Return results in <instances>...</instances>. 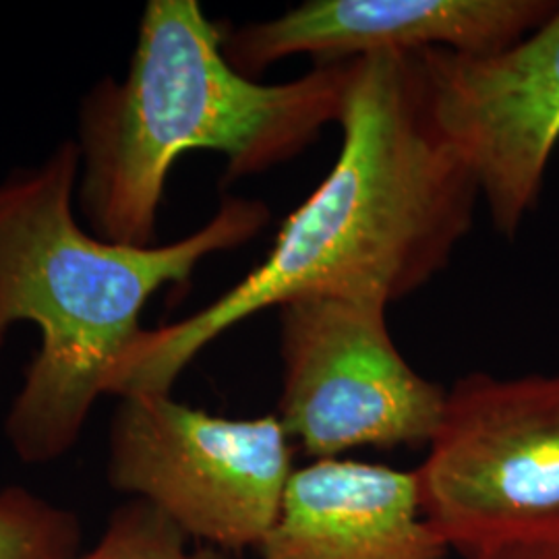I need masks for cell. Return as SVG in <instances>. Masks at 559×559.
Wrapping results in <instances>:
<instances>
[{
    "label": "cell",
    "instance_id": "1",
    "mask_svg": "<svg viewBox=\"0 0 559 559\" xmlns=\"http://www.w3.org/2000/svg\"><path fill=\"white\" fill-rule=\"evenodd\" d=\"M340 129L332 170L282 222L265 260L191 318L143 330L104 396L170 394L205 346L263 309L309 295L390 305L450 263L479 189L427 112L415 55L350 60Z\"/></svg>",
    "mask_w": 559,
    "mask_h": 559
},
{
    "label": "cell",
    "instance_id": "10",
    "mask_svg": "<svg viewBox=\"0 0 559 559\" xmlns=\"http://www.w3.org/2000/svg\"><path fill=\"white\" fill-rule=\"evenodd\" d=\"M81 540L75 512L20 485L0 491V559H75Z\"/></svg>",
    "mask_w": 559,
    "mask_h": 559
},
{
    "label": "cell",
    "instance_id": "9",
    "mask_svg": "<svg viewBox=\"0 0 559 559\" xmlns=\"http://www.w3.org/2000/svg\"><path fill=\"white\" fill-rule=\"evenodd\" d=\"M415 471L350 459L311 460L288 480L258 559H445Z\"/></svg>",
    "mask_w": 559,
    "mask_h": 559
},
{
    "label": "cell",
    "instance_id": "4",
    "mask_svg": "<svg viewBox=\"0 0 559 559\" xmlns=\"http://www.w3.org/2000/svg\"><path fill=\"white\" fill-rule=\"evenodd\" d=\"M415 475L425 516L466 559L559 539V373L460 378Z\"/></svg>",
    "mask_w": 559,
    "mask_h": 559
},
{
    "label": "cell",
    "instance_id": "11",
    "mask_svg": "<svg viewBox=\"0 0 559 559\" xmlns=\"http://www.w3.org/2000/svg\"><path fill=\"white\" fill-rule=\"evenodd\" d=\"M75 559H233L221 549L189 539L154 506L141 500L119 506L100 540Z\"/></svg>",
    "mask_w": 559,
    "mask_h": 559
},
{
    "label": "cell",
    "instance_id": "3",
    "mask_svg": "<svg viewBox=\"0 0 559 559\" xmlns=\"http://www.w3.org/2000/svg\"><path fill=\"white\" fill-rule=\"evenodd\" d=\"M350 60L260 83L224 55L198 0H150L122 80L104 78L80 108L75 201L98 239L156 245L166 180L185 152L226 158V180L297 158L344 112Z\"/></svg>",
    "mask_w": 559,
    "mask_h": 559
},
{
    "label": "cell",
    "instance_id": "8",
    "mask_svg": "<svg viewBox=\"0 0 559 559\" xmlns=\"http://www.w3.org/2000/svg\"><path fill=\"white\" fill-rule=\"evenodd\" d=\"M558 9L554 0H309L224 34V55L247 78L293 55H311L320 64L429 48L493 57Z\"/></svg>",
    "mask_w": 559,
    "mask_h": 559
},
{
    "label": "cell",
    "instance_id": "12",
    "mask_svg": "<svg viewBox=\"0 0 559 559\" xmlns=\"http://www.w3.org/2000/svg\"><path fill=\"white\" fill-rule=\"evenodd\" d=\"M471 559H559V539L501 545Z\"/></svg>",
    "mask_w": 559,
    "mask_h": 559
},
{
    "label": "cell",
    "instance_id": "2",
    "mask_svg": "<svg viewBox=\"0 0 559 559\" xmlns=\"http://www.w3.org/2000/svg\"><path fill=\"white\" fill-rule=\"evenodd\" d=\"M80 168L78 141L64 140L40 164L0 180V346L21 321L41 340L4 420L25 464L55 462L78 443L162 286L185 284L201 261L255 239L270 222L263 201L226 198L185 239L108 242L78 221Z\"/></svg>",
    "mask_w": 559,
    "mask_h": 559
},
{
    "label": "cell",
    "instance_id": "5",
    "mask_svg": "<svg viewBox=\"0 0 559 559\" xmlns=\"http://www.w3.org/2000/svg\"><path fill=\"white\" fill-rule=\"evenodd\" d=\"M293 452L276 413L226 419L170 394H131L110 420L106 475L193 543L258 551L278 520Z\"/></svg>",
    "mask_w": 559,
    "mask_h": 559
},
{
    "label": "cell",
    "instance_id": "6",
    "mask_svg": "<svg viewBox=\"0 0 559 559\" xmlns=\"http://www.w3.org/2000/svg\"><path fill=\"white\" fill-rule=\"evenodd\" d=\"M278 309L276 415L309 459L433 441L448 390L423 378L400 355L385 302L309 295Z\"/></svg>",
    "mask_w": 559,
    "mask_h": 559
},
{
    "label": "cell",
    "instance_id": "7",
    "mask_svg": "<svg viewBox=\"0 0 559 559\" xmlns=\"http://www.w3.org/2000/svg\"><path fill=\"white\" fill-rule=\"evenodd\" d=\"M415 62L436 129L473 175L493 228L514 239L559 143V9L500 55L429 48Z\"/></svg>",
    "mask_w": 559,
    "mask_h": 559
}]
</instances>
